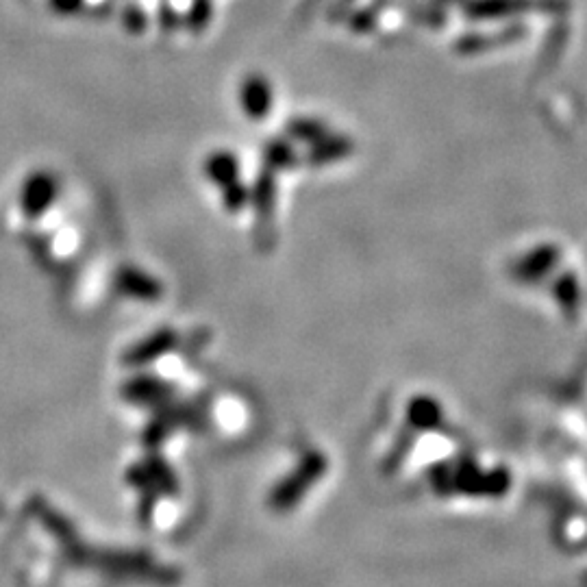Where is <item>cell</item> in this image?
I'll use <instances>...</instances> for the list:
<instances>
[{
  "label": "cell",
  "instance_id": "6da1fadb",
  "mask_svg": "<svg viewBox=\"0 0 587 587\" xmlns=\"http://www.w3.org/2000/svg\"><path fill=\"white\" fill-rule=\"evenodd\" d=\"M57 192L59 185L51 172H33L29 179H24L20 190V207L24 211V216L40 218L42 214H46V211L53 207Z\"/></svg>",
  "mask_w": 587,
  "mask_h": 587
},
{
  "label": "cell",
  "instance_id": "7a4b0ae2",
  "mask_svg": "<svg viewBox=\"0 0 587 587\" xmlns=\"http://www.w3.org/2000/svg\"><path fill=\"white\" fill-rule=\"evenodd\" d=\"M118 287L124 294L135 296V298H148V301L161 294V287L151 274H146L137 268H122L118 274Z\"/></svg>",
  "mask_w": 587,
  "mask_h": 587
},
{
  "label": "cell",
  "instance_id": "3957f363",
  "mask_svg": "<svg viewBox=\"0 0 587 587\" xmlns=\"http://www.w3.org/2000/svg\"><path fill=\"white\" fill-rule=\"evenodd\" d=\"M205 174L220 187L237 181V159L227 151L211 153L205 161Z\"/></svg>",
  "mask_w": 587,
  "mask_h": 587
},
{
  "label": "cell",
  "instance_id": "277c9868",
  "mask_svg": "<svg viewBox=\"0 0 587 587\" xmlns=\"http://www.w3.org/2000/svg\"><path fill=\"white\" fill-rule=\"evenodd\" d=\"M268 87L259 77H248V81L242 85V105L248 111L251 118H261L268 109Z\"/></svg>",
  "mask_w": 587,
  "mask_h": 587
},
{
  "label": "cell",
  "instance_id": "5b68a950",
  "mask_svg": "<svg viewBox=\"0 0 587 587\" xmlns=\"http://www.w3.org/2000/svg\"><path fill=\"white\" fill-rule=\"evenodd\" d=\"M222 196H224V205H227V209L229 211H237V209H242L244 207V203H246V192H244V187L240 185V183H231V185H227V187H222Z\"/></svg>",
  "mask_w": 587,
  "mask_h": 587
},
{
  "label": "cell",
  "instance_id": "8992f818",
  "mask_svg": "<svg viewBox=\"0 0 587 587\" xmlns=\"http://www.w3.org/2000/svg\"><path fill=\"white\" fill-rule=\"evenodd\" d=\"M209 18H211V5H209V0H194L192 11H190V24H192V29L194 31H201L205 27V24H207Z\"/></svg>",
  "mask_w": 587,
  "mask_h": 587
},
{
  "label": "cell",
  "instance_id": "52a82bcc",
  "mask_svg": "<svg viewBox=\"0 0 587 587\" xmlns=\"http://www.w3.org/2000/svg\"><path fill=\"white\" fill-rule=\"evenodd\" d=\"M127 27L133 31V33H140L144 27H146V18L140 9H131L127 14Z\"/></svg>",
  "mask_w": 587,
  "mask_h": 587
},
{
  "label": "cell",
  "instance_id": "ba28073f",
  "mask_svg": "<svg viewBox=\"0 0 587 587\" xmlns=\"http://www.w3.org/2000/svg\"><path fill=\"white\" fill-rule=\"evenodd\" d=\"M81 0H53V7L57 14H74L79 9Z\"/></svg>",
  "mask_w": 587,
  "mask_h": 587
}]
</instances>
